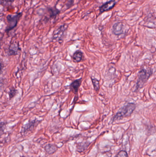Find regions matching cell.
I'll use <instances>...</instances> for the list:
<instances>
[{
    "instance_id": "cell-1",
    "label": "cell",
    "mask_w": 156,
    "mask_h": 157,
    "mask_svg": "<svg viewBox=\"0 0 156 157\" xmlns=\"http://www.w3.org/2000/svg\"><path fill=\"white\" fill-rule=\"evenodd\" d=\"M136 106L134 103H127L126 105L122 107L117 112L114 117L113 118V121L121 120L126 117H129L132 115L135 110Z\"/></svg>"
},
{
    "instance_id": "cell-2",
    "label": "cell",
    "mask_w": 156,
    "mask_h": 157,
    "mask_svg": "<svg viewBox=\"0 0 156 157\" xmlns=\"http://www.w3.org/2000/svg\"><path fill=\"white\" fill-rule=\"evenodd\" d=\"M152 74L153 71L151 69L147 70L144 68H142L138 72V78L135 90L137 91L142 88Z\"/></svg>"
},
{
    "instance_id": "cell-3",
    "label": "cell",
    "mask_w": 156,
    "mask_h": 157,
    "mask_svg": "<svg viewBox=\"0 0 156 157\" xmlns=\"http://www.w3.org/2000/svg\"><path fill=\"white\" fill-rule=\"evenodd\" d=\"M67 28V25H64L60 26L54 32V35H53V40L58 41L59 43H62L64 36V34Z\"/></svg>"
},
{
    "instance_id": "cell-4",
    "label": "cell",
    "mask_w": 156,
    "mask_h": 157,
    "mask_svg": "<svg viewBox=\"0 0 156 157\" xmlns=\"http://www.w3.org/2000/svg\"><path fill=\"white\" fill-rule=\"evenodd\" d=\"M20 16L21 15L20 14H17L14 15H8L7 17L8 24L7 30H11L16 26L17 21H18Z\"/></svg>"
},
{
    "instance_id": "cell-5",
    "label": "cell",
    "mask_w": 156,
    "mask_h": 157,
    "mask_svg": "<svg viewBox=\"0 0 156 157\" xmlns=\"http://www.w3.org/2000/svg\"><path fill=\"white\" fill-rule=\"evenodd\" d=\"M116 4V0H111L100 6V14L110 11L114 8Z\"/></svg>"
},
{
    "instance_id": "cell-6",
    "label": "cell",
    "mask_w": 156,
    "mask_h": 157,
    "mask_svg": "<svg viewBox=\"0 0 156 157\" xmlns=\"http://www.w3.org/2000/svg\"><path fill=\"white\" fill-rule=\"evenodd\" d=\"M124 25L122 22H117L112 27V32L116 36H120L123 34Z\"/></svg>"
},
{
    "instance_id": "cell-7",
    "label": "cell",
    "mask_w": 156,
    "mask_h": 157,
    "mask_svg": "<svg viewBox=\"0 0 156 157\" xmlns=\"http://www.w3.org/2000/svg\"><path fill=\"white\" fill-rule=\"evenodd\" d=\"M82 82V78L76 79L73 81L70 85L71 91L73 92L74 94H77L79 88L81 85Z\"/></svg>"
},
{
    "instance_id": "cell-8",
    "label": "cell",
    "mask_w": 156,
    "mask_h": 157,
    "mask_svg": "<svg viewBox=\"0 0 156 157\" xmlns=\"http://www.w3.org/2000/svg\"><path fill=\"white\" fill-rule=\"evenodd\" d=\"M20 50L18 43L14 42L12 43L9 48V53L10 55H16L18 53L19 51Z\"/></svg>"
},
{
    "instance_id": "cell-9",
    "label": "cell",
    "mask_w": 156,
    "mask_h": 157,
    "mask_svg": "<svg viewBox=\"0 0 156 157\" xmlns=\"http://www.w3.org/2000/svg\"><path fill=\"white\" fill-rule=\"evenodd\" d=\"M73 62L78 63L82 60L83 58V52L80 50H77L74 52L72 56Z\"/></svg>"
},
{
    "instance_id": "cell-10",
    "label": "cell",
    "mask_w": 156,
    "mask_h": 157,
    "mask_svg": "<svg viewBox=\"0 0 156 157\" xmlns=\"http://www.w3.org/2000/svg\"><path fill=\"white\" fill-rule=\"evenodd\" d=\"M35 123V121H34L30 122L28 123L27 124H26V125L24 126V128H23V132H26L29 131V130H31V129H33Z\"/></svg>"
},
{
    "instance_id": "cell-11",
    "label": "cell",
    "mask_w": 156,
    "mask_h": 157,
    "mask_svg": "<svg viewBox=\"0 0 156 157\" xmlns=\"http://www.w3.org/2000/svg\"><path fill=\"white\" fill-rule=\"evenodd\" d=\"M91 78L92 82L93 85L94 90L98 92L100 90V82L98 79L94 78V77H91Z\"/></svg>"
},
{
    "instance_id": "cell-12",
    "label": "cell",
    "mask_w": 156,
    "mask_h": 157,
    "mask_svg": "<svg viewBox=\"0 0 156 157\" xmlns=\"http://www.w3.org/2000/svg\"><path fill=\"white\" fill-rule=\"evenodd\" d=\"M45 150L48 154H52L55 153L57 150V147L55 146L48 144L45 147Z\"/></svg>"
},
{
    "instance_id": "cell-13",
    "label": "cell",
    "mask_w": 156,
    "mask_h": 157,
    "mask_svg": "<svg viewBox=\"0 0 156 157\" xmlns=\"http://www.w3.org/2000/svg\"><path fill=\"white\" fill-rule=\"evenodd\" d=\"M17 92V90H16L15 89L13 88L10 90V91H9V96L10 98L11 99L13 98V97L16 95Z\"/></svg>"
},
{
    "instance_id": "cell-14",
    "label": "cell",
    "mask_w": 156,
    "mask_h": 157,
    "mask_svg": "<svg viewBox=\"0 0 156 157\" xmlns=\"http://www.w3.org/2000/svg\"><path fill=\"white\" fill-rule=\"evenodd\" d=\"M115 157H128V156L126 151L122 150L119 152Z\"/></svg>"
},
{
    "instance_id": "cell-15",
    "label": "cell",
    "mask_w": 156,
    "mask_h": 157,
    "mask_svg": "<svg viewBox=\"0 0 156 157\" xmlns=\"http://www.w3.org/2000/svg\"><path fill=\"white\" fill-rule=\"evenodd\" d=\"M4 123H0V137L3 134L4 131Z\"/></svg>"
},
{
    "instance_id": "cell-16",
    "label": "cell",
    "mask_w": 156,
    "mask_h": 157,
    "mask_svg": "<svg viewBox=\"0 0 156 157\" xmlns=\"http://www.w3.org/2000/svg\"><path fill=\"white\" fill-rule=\"evenodd\" d=\"M3 3H11L13 2L14 0H0Z\"/></svg>"
},
{
    "instance_id": "cell-17",
    "label": "cell",
    "mask_w": 156,
    "mask_h": 157,
    "mask_svg": "<svg viewBox=\"0 0 156 157\" xmlns=\"http://www.w3.org/2000/svg\"><path fill=\"white\" fill-rule=\"evenodd\" d=\"M1 68H2V65H1V64H0V70H1Z\"/></svg>"
},
{
    "instance_id": "cell-18",
    "label": "cell",
    "mask_w": 156,
    "mask_h": 157,
    "mask_svg": "<svg viewBox=\"0 0 156 157\" xmlns=\"http://www.w3.org/2000/svg\"><path fill=\"white\" fill-rule=\"evenodd\" d=\"M0 46H1V44H0Z\"/></svg>"
},
{
    "instance_id": "cell-19",
    "label": "cell",
    "mask_w": 156,
    "mask_h": 157,
    "mask_svg": "<svg viewBox=\"0 0 156 157\" xmlns=\"http://www.w3.org/2000/svg\"></svg>"
}]
</instances>
